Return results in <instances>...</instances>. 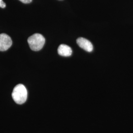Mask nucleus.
Listing matches in <instances>:
<instances>
[{
    "mask_svg": "<svg viewBox=\"0 0 133 133\" xmlns=\"http://www.w3.org/2000/svg\"><path fill=\"white\" fill-rule=\"evenodd\" d=\"M27 95V90L22 84L15 86L12 93V97L14 102L19 105H22L26 101Z\"/></svg>",
    "mask_w": 133,
    "mask_h": 133,
    "instance_id": "f257e3e1",
    "label": "nucleus"
},
{
    "mask_svg": "<svg viewBox=\"0 0 133 133\" xmlns=\"http://www.w3.org/2000/svg\"><path fill=\"white\" fill-rule=\"evenodd\" d=\"M45 38L42 35L36 33L30 36L28 39V43L30 48L35 51H38L43 48L45 43Z\"/></svg>",
    "mask_w": 133,
    "mask_h": 133,
    "instance_id": "f03ea898",
    "label": "nucleus"
},
{
    "mask_svg": "<svg viewBox=\"0 0 133 133\" xmlns=\"http://www.w3.org/2000/svg\"><path fill=\"white\" fill-rule=\"evenodd\" d=\"M12 44L10 36L6 34H0V51H5L9 49Z\"/></svg>",
    "mask_w": 133,
    "mask_h": 133,
    "instance_id": "7ed1b4c3",
    "label": "nucleus"
},
{
    "mask_svg": "<svg viewBox=\"0 0 133 133\" xmlns=\"http://www.w3.org/2000/svg\"><path fill=\"white\" fill-rule=\"evenodd\" d=\"M76 43L80 48L88 52L92 51L93 49V46L92 43L86 38H79L77 39Z\"/></svg>",
    "mask_w": 133,
    "mask_h": 133,
    "instance_id": "20e7f679",
    "label": "nucleus"
},
{
    "mask_svg": "<svg viewBox=\"0 0 133 133\" xmlns=\"http://www.w3.org/2000/svg\"><path fill=\"white\" fill-rule=\"evenodd\" d=\"M58 53L62 56L69 57L72 54V49L69 46L62 44L58 48Z\"/></svg>",
    "mask_w": 133,
    "mask_h": 133,
    "instance_id": "39448f33",
    "label": "nucleus"
},
{
    "mask_svg": "<svg viewBox=\"0 0 133 133\" xmlns=\"http://www.w3.org/2000/svg\"><path fill=\"white\" fill-rule=\"evenodd\" d=\"M6 5L3 0H0V7L2 8H5Z\"/></svg>",
    "mask_w": 133,
    "mask_h": 133,
    "instance_id": "423d86ee",
    "label": "nucleus"
},
{
    "mask_svg": "<svg viewBox=\"0 0 133 133\" xmlns=\"http://www.w3.org/2000/svg\"><path fill=\"white\" fill-rule=\"evenodd\" d=\"M19 1L24 4H29L31 3L32 1V0H19Z\"/></svg>",
    "mask_w": 133,
    "mask_h": 133,
    "instance_id": "0eeeda50",
    "label": "nucleus"
}]
</instances>
